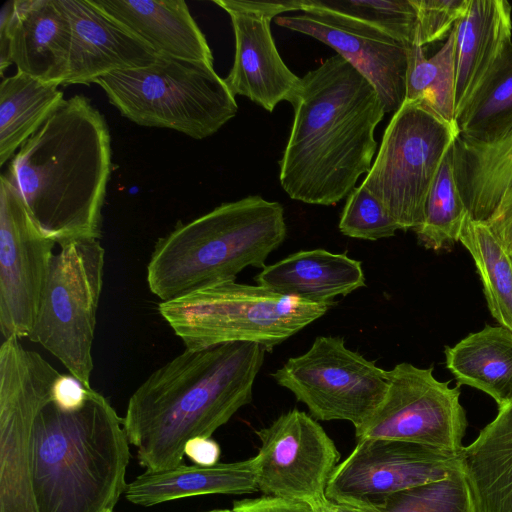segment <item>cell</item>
<instances>
[{
    "mask_svg": "<svg viewBox=\"0 0 512 512\" xmlns=\"http://www.w3.org/2000/svg\"><path fill=\"white\" fill-rule=\"evenodd\" d=\"M460 469L461 451L396 440H359L336 466L326 497L336 503L377 506L394 494Z\"/></svg>",
    "mask_w": 512,
    "mask_h": 512,
    "instance_id": "obj_14",
    "label": "cell"
},
{
    "mask_svg": "<svg viewBox=\"0 0 512 512\" xmlns=\"http://www.w3.org/2000/svg\"><path fill=\"white\" fill-rule=\"evenodd\" d=\"M43 289L30 341L55 356L91 388L92 346L103 288L105 250L96 238L58 244Z\"/></svg>",
    "mask_w": 512,
    "mask_h": 512,
    "instance_id": "obj_8",
    "label": "cell"
},
{
    "mask_svg": "<svg viewBox=\"0 0 512 512\" xmlns=\"http://www.w3.org/2000/svg\"><path fill=\"white\" fill-rule=\"evenodd\" d=\"M206 512H232L231 509H220V510H212V511H206Z\"/></svg>",
    "mask_w": 512,
    "mask_h": 512,
    "instance_id": "obj_42",
    "label": "cell"
},
{
    "mask_svg": "<svg viewBox=\"0 0 512 512\" xmlns=\"http://www.w3.org/2000/svg\"><path fill=\"white\" fill-rule=\"evenodd\" d=\"M17 338L0 346V512H38L33 493L34 425L61 374Z\"/></svg>",
    "mask_w": 512,
    "mask_h": 512,
    "instance_id": "obj_10",
    "label": "cell"
},
{
    "mask_svg": "<svg viewBox=\"0 0 512 512\" xmlns=\"http://www.w3.org/2000/svg\"><path fill=\"white\" fill-rule=\"evenodd\" d=\"M232 512H320L314 504L262 495L233 502Z\"/></svg>",
    "mask_w": 512,
    "mask_h": 512,
    "instance_id": "obj_36",
    "label": "cell"
},
{
    "mask_svg": "<svg viewBox=\"0 0 512 512\" xmlns=\"http://www.w3.org/2000/svg\"><path fill=\"white\" fill-rule=\"evenodd\" d=\"M256 435L261 442L253 457L258 491L321 506L340 453L317 420L292 409Z\"/></svg>",
    "mask_w": 512,
    "mask_h": 512,
    "instance_id": "obj_13",
    "label": "cell"
},
{
    "mask_svg": "<svg viewBox=\"0 0 512 512\" xmlns=\"http://www.w3.org/2000/svg\"><path fill=\"white\" fill-rule=\"evenodd\" d=\"M184 454L195 465L208 467L219 463L221 448L211 437L198 436L186 443Z\"/></svg>",
    "mask_w": 512,
    "mask_h": 512,
    "instance_id": "obj_38",
    "label": "cell"
},
{
    "mask_svg": "<svg viewBox=\"0 0 512 512\" xmlns=\"http://www.w3.org/2000/svg\"><path fill=\"white\" fill-rule=\"evenodd\" d=\"M56 242L36 226L22 199L0 177V331L3 340L28 337L34 325Z\"/></svg>",
    "mask_w": 512,
    "mask_h": 512,
    "instance_id": "obj_15",
    "label": "cell"
},
{
    "mask_svg": "<svg viewBox=\"0 0 512 512\" xmlns=\"http://www.w3.org/2000/svg\"><path fill=\"white\" fill-rule=\"evenodd\" d=\"M446 367L457 381L488 394L501 408L512 402V331L486 325L445 348Z\"/></svg>",
    "mask_w": 512,
    "mask_h": 512,
    "instance_id": "obj_26",
    "label": "cell"
},
{
    "mask_svg": "<svg viewBox=\"0 0 512 512\" xmlns=\"http://www.w3.org/2000/svg\"><path fill=\"white\" fill-rule=\"evenodd\" d=\"M258 491L253 457L213 466L179 465L163 471H146L127 484L126 499L144 507L167 501L210 495H241Z\"/></svg>",
    "mask_w": 512,
    "mask_h": 512,
    "instance_id": "obj_24",
    "label": "cell"
},
{
    "mask_svg": "<svg viewBox=\"0 0 512 512\" xmlns=\"http://www.w3.org/2000/svg\"><path fill=\"white\" fill-rule=\"evenodd\" d=\"M320 512H344L338 503L327 499L321 506Z\"/></svg>",
    "mask_w": 512,
    "mask_h": 512,
    "instance_id": "obj_41",
    "label": "cell"
},
{
    "mask_svg": "<svg viewBox=\"0 0 512 512\" xmlns=\"http://www.w3.org/2000/svg\"><path fill=\"white\" fill-rule=\"evenodd\" d=\"M506 0H470L455 31L456 118L512 43Z\"/></svg>",
    "mask_w": 512,
    "mask_h": 512,
    "instance_id": "obj_21",
    "label": "cell"
},
{
    "mask_svg": "<svg viewBox=\"0 0 512 512\" xmlns=\"http://www.w3.org/2000/svg\"><path fill=\"white\" fill-rule=\"evenodd\" d=\"M266 349L232 342L182 353L153 371L129 398L123 427L146 471L182 464L186 443L211 437L252 401Z\"/></svg>",
    "mask_w": 512,
    "mask_h": 512,
    "instance_id": "obj_2",
    "label": "cell"
},
{
    "mask_svg": "<svg viewBox=\"0 0 512 512\" xmlns=\"http://www.w3.org/2000/svg\"><path fill=\"white\" fill-rule=\"evenodd\" d=\"M372 507L379 512H478L463 469L444 479L394 494Z\"/></svg>",
    "mask_w": 512,
    "mask_h": 512,
    "instance_id": "obj_32",
    "label": "cell"
},
{
    "mask_svg": "<svg viewBox=\"0 0 512 512\" xmlns=\"http://www.w3.org/2000/svg\"><path fill=\"white\" fill-rule=\"evenodd\" d=\"M459 135L493 141L512 131V43L456 118Z\"/></svg>",
    "mask_w": 512,
    "mask_h": 512,
    "instance_id": "obj_28",
    "label": "cell"
},
{
    "mask_svg": "<svg viewBox=\"0 0 512 512\" xmlns=\"http://www.w3.org/2000/svg\"><path fill=\"white\" fill-rule=\"evenodd\" d=\"M388 388L372 416L355 429L356 441L396 440L461 451L467 428L459 387L441 382L433 368L399 363L387 370Z\"/></svg>",
    "mask_w": 512,
    "mask_h": 512,
    "instance_id": "obj_12",
    "label": "cell"
},
{
    "mask_svg": "<svg viewBox=\"0 0 512 512\" xmlns=\"http://www.w3.org/2000/svg\"><path fill=\"white\" fill-rule=\"evenodd\" d=\"M90 389L71 374H60L53 385L52 401L63 411H77L84 406Z\"/></svg>",
    "mask_w": 512,
    "mask_h": 512,
    "instance_id": "obj_37",
    "label": "cell"
},
{
    "mask_svg": "<svg viewBox=\"0 0 512 512\" xmlns=\"http://www.w3.org/2000/svg\"><path fill=\"white\" fill-rule=\"evenodd\" d=\"M455 63L454 28L442 47L429 58L424 47L409 45L405 101L417 102L457 127Z\"/></svg>",
    "mask_w": 512,
    "mask_h": 512,
    "instance_id": "obj_29",
    "label": "cell"
},
{
    "mask_svg": "<svg viewBox=\"0 0 512 512\" xmlns=\"http://www.w3.org/2000/svg\"><path fill=\"white\" fill-rule=\"evenodd\" d=\"M289 102L294 119L279 161L281 186L293 200L335 205L371 169L384 104L338 54L308 71Z\"/></svg>",
    "mask_w": 512,
    "mask_h": 512,
    "instance_id": "obj_1",
    "label": "cell"
},
{
    "mask_svg": "<svg viewBox=\"0 0 512 512\" xmlns=\"http://www.w3.org/2000/svg\"><path fill=\"white\" fill-rule=\"evenodd\" d=\"M334 303H309L259 285L233 282L201 288L160 302L159 314L185 349L253 342L266 350L319 319Z\"/></svg>",
    "mask_w": 512,
    "mask_h": 512,
    "instance_id": "obj_6",
    "label": "cell"
},
{
    "mask_svg": "<svg viewBox=\"0 0 512 512\" xmlns=\"http://www.w3.org/2000/svg\"><path fill=\"white\" fill-rule=\"evenodd\" d=\"M478 512H512V402L461 450Z\"/></svg>",
    "mask_w": 512,
    "mask_h": 512,
    "instance_id": "obj_25",
    "label": "cell"
},
{
    "mask_svg": "<svg viewBox=\"0 0 512 512\" xmlns=\"http://www.w3.org/2000/svg\"><path fill=\"white\" fill-rule=\"evenodd\" d=\"M275 23L333 48L375 87L386 113L405 101L408 46L383 30L314 0H302L299 13L278 16Z\"/></svg>",
    "mask_w": 512,
    "mask_h": 512,
    "instance_id": "obj_16",
    "label": "cell"
},
{
    "mask_svg": "<svg viewBox=\"0 0 512 512\" xmlns=\"http://www.w3.org/2000/svg\"><path fill=\"white\" fill-rule=\"evenodd\" d=\"M454 163L457 183L473 220L486 223L512 202V131L486 142L458 136Z\"/></svg>",
    "mask_w": 512,
    "mask_h": 512,
    "instance_id": "obj_23",
    "label": "cell"
},
{
    "mask_svg": "<svg viewBox=\"0 0 512 512\" xmlns=\"http://www.w3.org/2000/svg\"><path fill=\"white\" fill-rule=\"evenodd\" d=\"M509 255H510V258H511V261H512V252Z\"/></svg>",
    "mask_w": 512,
    "mask_h": 512,
    "instance_id": "obj_43",
    "label": "cell"
},
{
    "mask_svg": "<svg viewBox=\"0 0 512 512\" xmlns=\"http://www.w3.org/2000/svg\"><path fill=\"white\" fill-rule=\"evenodd\" d=\"M459 242L472 256L488 309L497 322L512 331V261L487 223L470 216Z\"/></svg>",
    "mask_w": 512,
    "mask_h": 512,
    "instance_id": "obj_30",
    "label": "cell"
},
{
    "mask_svg": "<svg viewBox=\"0 0 512 512\" xmlns=\"http://www.w3.org/2000/svg\"><path fill=\"white\" fill-rule=\"evenodd\" d=\"M470 0H413L417 9V45L448 37Z\"/></svg>",
    "mask_w": 512,
    "mask_h": 512,
    "instance_id": "obj_35",
    "label": "cell"
},
{
    "mask_svg": "<svg viewBox=\"0 0 512 512\" xmlns=\"http://www.w3.org/2000/svg\"><path fill=\"white\" fill-rule=\"evenodd\" d=\"M230 16L235 54L224 79L230 92L244 96L268 112L281 101H290L300 79L282 60L274 43L270 23L275 17L301 11L302 0H215Z\"/></svg>",
    "mask_w": 512,
    "mask_h": 512,
    "instance_id": "obj_17",
    "label": "cell"
},
{
    "mask_svg": "<svg viewBox=\"0 0 512 512\" xmlns=\"http://www.w3.org/2000/svg\"><path fill=\"white\" fill-rule=\"evenodd\" d=\"M97 83L122 116L193 139L216 133L235 117V96L213 65L157 55L149 66L118 71Z\"/></svg>",
    "mask_w": 512,
    "mask_h": 512,
    "instance_id": "obj_7",
    "label": "cell"
},
{
    "mask_svg": "<svg viewBox=\"0 0 512 512\" xmlns=\"http://www.w3.org/2000/svg\"><path fill=\"white\" fill-rule=\"evenodd\" d=\"M111 170L105 117L84 95H74L22 144L5 175L36 226L60 244L100 239Z\"/></svg>",
    "mask_w": 512,
    "mask_h": 512,
    "instance_id": "obj_3",
    "label": "cell"
},
{
    "mask_svg": "<svg viewBox=\"0 0 512 512\" xmlns=\"http://www.w3.org/2000/svg\"><path fill=\"white\" fill-rule=\"evenodd\" d=\"M72 42L60 0H10L0 12V75L11 64L43 82L64 85Z\"/></svg>",
    "mask_w": 512,
    "mask_h": 512,
    "instance_id": "obj_18",
    "label": "cell"
},
{
    "mask_svg": "<svg viewBox=\"0 0 512 512\" xmlns=\"http://www.w3.org/2000/svg\"><path fill=\"white\" fill-rule=\"evenodd\" d=\"M272 377L294 394L316 420L362 426L388 388L387 370L346 347L343 337L318 336L303 354L289 358Z\"/></svg>",
    "mask_w": 512,
    "mask_h": 512,
    "instance_id": "obj_11",
    "label": "cell"
},
{
    "mask_svg": "<svg viewBox=\"0 0 512 512\" xmlns=\"http://www.w3.org/2000/svg\"><path fill=\"white\" fill-rule=\"evenodd\" d=\"M129 444L123 418L94 389L77 411H63L51 400L34 425L37 511L114 512L127 487Z\"/></svg>",
    "mask_w": 512,
    "mask_h": 512,
    "instance_id": "obj_4",
    "label": "cell"
},
{
    "mask_svg": "<svg viewBox=\"0 0 512 512\" xmlns=\"http://www.w3.org/2000/svg\"><path fill=\"white\" fill-rule=\"evenodd\" d=\"M72 28L64 85L95 83L118 71L143 68L157 58L154 50L90 0H60Z\"/></svg>",
    "mask_w": 512,
    "mask_h": 512,
    "instance_id": "obj_19",
    "label": "cell"
},
{
    "mask_svg": "<svg viewBox=\"0 0 512 512\" xmlns=\"http://www.w3.org/2000/svg\"><path fill=\"white\" fill-rule=\"evenodd\" d=\"M318 6L370 23L406 46L417 45L413 0H314Z\"/></svg>",
    "mask_w": 512,
    "mask_h": 512,
    "instance_id": "obj_33",
    "label": "cell"
},
{
    "mask_svg": "<svg viewBox=\"0 0 512 512\" xmlns=\"http://www.w3.org/2000/svg\"><path fill=\"white\" fill-rule=\"evenodd\" d=\"M458 135L457 127L417 102L404 101L394 112L361 185L400 230L421 225L432 182Z\"/></svg>",
    "mask_w": 512,
    "mask_h": 512,
    "instance_id": "obj_9",
    "label": "cell"
},
{
    "mask_svg": "<svg viewBox=\"0 0 512 512\" xmlns=\"http://www.w3.org/2000/svg\"><path fill=\"white\" fill-rule=\"evenodd\" d=\"M344 512H379L376 508L367 505L338 503Z\"/></svg>",
    "mask_w": 512,
    "mask_h": 512,
    "instance_id": "obj_40",
    "label": "cell"
},
{
    "mask_svg": "<svg viewBox=\"0 0 512 512\" xmlns=\"http://www.w3.org/2000/svg\"><path fill=\"white\" fill-rule=\"evenodd\" d=\"M469 216L456 179L453 143L430 187L423 221L414 231L426 249H449L459 241Z\"/></svg>",
    "mask_w": 512,
    "mask_h": 512,
    "instance_id": "obj_31",
    "label": "cell"
},
{
    "mask_svg": "<svg viewBox=\"0 0 512 512\" xmlns=\"http://www.w3.org/2000/svg\"><path fill=\"white\" fill-rule=\"evenodd\" d=\"M284 208L251 195L223 203L159 238L147 264L150 292L161 302L236 280L247 267H265L285 240Z\"/></svg>",
    "mask_w": 512,
    "mask_h": 512,
    "instance_id": "obj_5",
    "label": "cell"
},
{
    "mask_svg": "<svg viewBox=\"0 0 512 512\" xmlns=\"http://www.w3.org/2000/svg\"><path fill=\"white\" fill-rule=\"evenodd\" d=\"M486 223L510 254L512 252V202Z\"/></svg>",
    "mask_w": 512,
    "mask_h": 512,
    "instance_id": "obj_39",
    "label": "cell"
},
{
    "mask_svg": "<svg viewBox=\"0 0 512 512\" xmlns=\"http://www.w3.org/2000/svg\"><path fill=\"white\" fill-rule=\"evenodd\" d=\"M338 227L345 236L372 241L392 237L400 230L383 205L362 185L347 196Z\"/></svg>",
    "mask_w": 512,
    "mask_h": 512,
    "instance_id": "obj_34",
    "label": "cell"
},
{
    "mask_svg": "<svg viewBox=\"0 0 512 512\" xmlns=\"http://www.w3.org/2000/svg\"><path fill=\"white\" fill-rule=\"evenodd\" d=\"M55 83L17 71L0 84V166L29 139L65 100Z\"/></svg>",
    "mask_w": 512,
    "mask_h": 512,
    "instance_id": "obj_27",
    "label": "cell"
},
{
    "mask_svg": "<svg viewBox=\"0 0 512 512\" xmlns=\"http://www.w3.org/2000/svg\"><path fill=\"white\" fill-rule=\"evenodd\" d=\"M257 285L309 303H334L365 286L362 263L346 253L325 249L301 250L263 267Z\"/></svg>",
    "mask_w": 512,
    "mask_h": 512,
    "instance_id": "obj_22",
    "label": "cell"
},
{
    "mask_svg": "<svg viewBox=\"0 0 512 512\" xmlns=\"http://www.w3.org/2000/svg\"><path fill=\"white\" fill-rule=\"evenodd\" d=\"M157 55L213 65L205 35L183 0H90Z\"/></svg>",
    "mask_w": 512,
    "mask_h": 512,
    "instance_id": "obj_20",
    "label": "cell"
}]
</instances>
